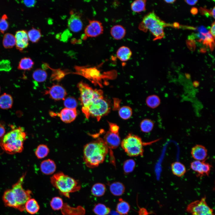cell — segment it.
I'll return each mask as SVG.
<instances>
[{
    "instance_id": "6da1fadb",
    "label": "cell",
    "mask_w": 215,
    "mask_h": 215,
    "mask_svg": "<svg viewBox=\"0 0 215 215\" xmlns=\"http://www.w3.org/2000/svg\"><path fill=\"white\" fill-rule=\"evenodd\" d=\"M108 150L103 139L100 137L86 144L83 151L85 164L90 168L98 167L104 162Z\"/></svg>"
},
{
    "instance_id": "7a4b0ae2",
    "label": "cell",
    "mask_w": 215,
    "mask_h": 215,
    "mask_svg": "<svg viewBox=\"0 0 215 215\" xmlns=\"http://www.w3.org/2000/svg\"><path fill=\"white\" fill-rule=\"evenodd\" d=\"M26 135L24 129L21 127L14 129L5 134L0 142L2 148L9 154L22 152Z\"/></svg>"
},
{
    "instance_id": "3957f363",
    "label": "cell",
    "mask_w": 215,
    "mask_h": 215,
    "mask_svg": "<svg viewBox=\"0 0 215 215\" xmlns=\"http://www.w3.org/2000/svg\"><path fill=\"white\" fill-rule=\"evenodd\" d=\"M50 181L60 195L68 198H70V193L79 191L81 188L79 182L62 172L53 174L50 177Z\"/></svg>"
},
{
    "instance_id": "277c9868",
    "label": "cell",
    "mask_w": 215,
    "mask_h": 215,
    "mask_svg": "<svg viewBox=\"0 0 215 215\" xmlns=\"http://www.w3.org/2000/svg\"><path fill=\"white\" fill-rule=\"evenodd\" d=\"M168 26H172V25L162 20L153 11L144 17L138 27L140 30L145 32L150 31L154 36V40H155L163 38L165 36L163 28Z\"/></svg>"
},
{
    "instance_id": "5b68a950",
    "label": "cell",
    "mask_w": 215,
    "mask_h": 215,
    "mask_svg": "<svg viewBox=\"0 0 215 215\" xmlns=\"http://www.w3.org/2000/svg\"><path fill=\"white\" fill-rule=\"evenodd\" d=\"M80 93L79 99L82 105V111L84 113L89 106L96 99L103 97L101 90L93 89L88 84L81 81L77 85Z\"/></svg>"
},
{
    "instance_id": "8992f818",
    "label": "cell",
    "mask_w": 215,
    "mask_h": 215,
    "mask_svg": "<svg viewBox=\"0 0 215 215\" xmlns=\"http://www.w3.org/2000/svg\"><path fill=\"white\" fill-rule=\"evenodd\" d=\"M139 136L129 133L121 142V146L125 152L130 156H142L143 146L145 144Z\"/></svg>"
},
{
    "instance_id": "52a82bcc",
    "label": "cell",
    "mask_w": 215,
    "mask_h": 215,
    "mask_svg": "<svg viewBox=\"0 0 215 215\" xmlns=\"http://www.w3.org/2000/svg\"><path fill=\"white\" fill-rule=\"evenodd\" d=\"M110 110L108 103L102 97L95 100L84 114L87 118L91 116L98 121L102 117L107 115Z\"/></svg>"
},
{
    "instance_id": "ba28073f",
    "label": "cell",
    "mask_w": 215,
    "mask_h": 215,
    "mask_svg": "<svg viewBox=\"0 0 215 215\" xmlns=\"http://www.w3.org/2000/svg\"><path fill=\"white\" fill-rule=\"evenodd\" d=\"M25 175V173L22 175L18 181L13 185L12 189L19 206L18 210L21 212L25 210V204L31 198L32 194L31 191L25 190L23 187L22 185Z\"/></svg>"
},
{
    "instance_id": "9c48e42d",
    "label": "cell",
    "mask_w": 215,
    "mask_h": 215,
    "mask_svg": "<svg viewBox=\"0 0 215 215\" xmlns=\"http://www.w3.org/2000/svg\"><path fill=\"white\" fill-rule=\"evenodd\" d=\"M186 210L191 215H214L213 209L207 203L205 196L189 204Z\"/></svg>"
},
{
    "instance_id": "30bf717a",
    "label": "cell",
    "mask_w": 215,
    "mask_h": 215,
    "mask_svg": "<svg viewBox=\"0 0 215 215\" xmlns=\"http://www.w3.org/2000/svg\"><path fill=\"white\" fill-rule=\"evenodd\" d=\"M103 27L101 22L96 20H89V24L85 28L84 33L87 37H94L103 33Z\"/></svg>"
},
{
    "instance_id": "8fae6325",
    "label": "cell",
    "mask_w": 215,
    "mask_h": 215,
    "mask_svg": "<svg viewBox=\"0 0 215 215\" xmlns=\"http://www.w3.org/2000/svg\"><path fill=\"white\" fill-rule=\"evenodd\" d=\"M205 160L202 161L196 160L191 163V169L196 173L197 176L201 177L204 176H208L209 174L212 166L205 162Z\"/></svg>"
},
{
    "instance_id": "7c38bea8",
    "label": "cell",
    "mask_w": 215,
    "mask_h": 215,
    "mask_svg": "<svg viewBox=\"0 0 215 215\" xmlns=\"http://www.w3.org/2000/svg\"><path fill=\"white\" fill-rule=\"evenodd\" d=\"M45 95H48L53 99L58 101L64 100L67 95L65 89L59 84L54 85L45 91Z\"/></svg>"
},
{
    "instance_id": "4fadbf2b",
    "label": "cell",
    "mask_w": 215,
    "mask_h": 215,
    "mask_svg": "<svg viewBox=\"0 0 215 215\" xmlns=\"http://www.w3.org/2000/svg\"><path fill=\"white\" fill-rule=\"evenodd\" d=\"M70 16L67 22L69 28L74 32L80 31L82 29L83 26L80 14L73 10L70 11Z\"/></svg>"
},
{
    "instance_id": "5bb4252c",
    "label": "cell",
    "mask_w": 215,
    "mask_h": 215,
    "mask_svg": "<svg viewBox=\"0 0 215 215\" xmlns=\"http://www.w3.org/2000/svg\"><path fill=\"white\" fill-rule=\"evenodd\" d=\"M103 139L108 149H115L121 144L119 133L113 132L109 130L106 133Z\"/></svg>"
},
{
    "instance_id": "9a60e30c",
    "label": "cell",
    "mask_w": 215,
    "mask_h": 215,
    "mask_svg": "<svg viewBox=\"0 0 215 215\" xmlns=\"http://www.w3.org/2000/svg\"><path fill=\"white\" fill-rule=\"evenodd\" d=\"M16 48L22 51L29 45V39L27 31L21 30L17 31L15 36Z\"/></svg>"
},
{
    "instance_id": "2e32d148",
    "label": "cell",
    "mask_w": 215,
    "mask_h": 215,
    "mask_svg": "<svg viewBox=\"0 0 215 215\" xmlns=\"http://www.w3.org/2000/svg\"><path fill=\"white\" fill-rule=\"evenodd\" d=\"M54 116H57L63 122L69 123L73 122L76 119L77 112L76 109H70L64 108L59 113H54Z\"/></svg>"
},
{
    "instance_id": "e0dca14e",
    "label": "cell",
    "mask_w": 215,
    "mask_h": 215,
    "mask_svg": "<svg viewBox=\"0 0 215 215\" xmlns=\"http://www.w3.org/2000/svg\"><path fill=\"white\" fill-rule=\"evenodd\" d=\"M2 199L6 206L18 210L19 206L12 189H7L5 190L3 194Z\"/></svg>"
},
{
    "instance_id": "ac0fdd59",
    "label": "cell",
    "mask_w": 215,
    "mask_h": 215,
    "mask_svg": "<svg viewBox=\"0 0 215 215\" xmlns=\"http://www.w3.org/2000/svg\"><path fill=\"white\" fill-rule=\"evenodd\" d=\"M191 153L196 160L202 161L205 160L207 156V150L204 146L196 145L192 148Z\"/></svg>"
},
{
    "instance_id": "d6986e66",
    "label": "cell",
    "mask_w": 215,
    "mask_h": 215,
    "mask_svg": "<svg viewBox=\"0 0 215 215\" xmlns=\"http://www.w3.org/2000/svg\"><path fill=\"white\" fill-rule=\"evenodd\" d=\"M56 165L54 162L50 159L42 161L40 165L41 172L47 175H51L54 173L56 169Z\"/></svg>"
},
{
    "instance_id": "ffe728a7",
    "label": "cell",
    "mask_w": 215,
    "mask_h": 215,
    "mask_svg": "<svg viewBox=\"0 0 215 215\" xmlns=\"http://www.w3.org/2000/svg\"><path fill=\"white\" fill-rule=\"evenodd\" d=\"M126 31L122 25L119 24L113 26L110 29V34L112 37L116 40H121L125 36Z\"/></svg>"
},
{
    "instance_id": "44dd1931",
    "label": "cell",
    "mask_w": 215,
    "mask_h": 215,
    "mask_svg": "<svg viewBox=\"0 0 215 215\" xmlns=\"http://www.w3.org/2000/svg\"><path fill=\"white\" fill-rule=\"evenodd\" d=\"M116 55L118 58L122 62H126L129 60L132 55V52L128 47L122 46L117 50Z\"/></svg>"
},
{
    "instance_id": "7402d4cb",
    "label": "cell",
    "mask_w": 215,
    "mask_h": 215,
    "mask_svg": "<svg viewBox=\"0 0 215 215\" xmlns=\"http://www.w3.org/2000/svg\"><path fill=\"white\" fill-rule=\"evenodd\" d=\"M25 210L31 214L37 213L40 209V207L37 201L33 198L28 200L25 205Z\"/></svg>"
},
{
    "instance_id": "603a6c76",
    "label": "cell",
    "mask_w": 215,
    "mask_h": 215,
    "mask_svg": "<svg viewBox=\"0 0 215 215\" xmlns=\"http://www.w3.org/2000/svg\"><path fill=\"white\" fill-rule=\"evenodd\" d=\"M110 192L113 195L119 196L124 194L125 190V187L121 182H116L110 185Z\"/></svg>"
},
{
    "instance_id": "cb8c5ba5",
    "label": "cell",
    "mask_w": 215,
    "mask_h": 215,
    "mask_svg": "<svg viewBox=\"0 0 215 215\" xmlns=\"http://www.w3.org/2000/svg\"><path fill=\"white\" fill-rule=\"evenodd\" d=\"M171 167L173 173L178 177L183 176L186 172L185 166L179 162H176L173 163Z\"/></svg>"
},
{
    "instance_id": "d4e9b609",
    "label": "cell",
    "mask_w": 215,
    "mask_h": 215,
    "mask_svg": "<svg viewBox=\"0 0 215 215\" xmlns=\"http://www.w3.org/2000/svg\"><path fill=\"white\" fill-rule=\"evenodd\" d=\"M13 99L10 94L4 93L0 96V108L3 109L11 108L13 105Z\"/></svg>"
},
{
    "instance_id": "484cf974",
    "label": "cell",
    "mask_w": 215,
    "mask_h": 215,
    "mask_svg": "<svg viewBox=\"0 0 215 215\" xmlns=\"http://www.w3.org/2000/svg\"><path fill=\"white\" fill-rule=\"evenodd\" d=\"M130 208V205L128 202L120 198L117 204L116 210L121 215H126L128 213Z\"/></svg>"
},
{
    "instance_id": "4316f807",
    "label": "cell",
    "mask_w": 215,
    "mask_h": 215,
    "mask_svg": "<svg viewBox=\"0 0 215 215\" xmlns=\"http://www.w3.org/2000/svg\"><path fill=\"white\" fill-rule=\"evenodd\" d=\"M34 64L33 61L30 58L24 57L19 61L18 68L20 70H30L33 68Z\"/></svg>"
},
{
    "instance_id": "83f0119b",
    "label": "cell",
    "mask_w": 215,
    "mask_h": 215,
    "mask_svg": "<svg viewBox=\"0 0 215 215\" xmlns=\"http://www.w3.org/2000/svg\"><path fill=\"white\" fill-rule=\"evenodd\" d=\"M106 187L103 184L98 183L94 184L91 189L92 194L96 197H100L103 196L106 191Z\"/></svg>"
},
{
    "instance_id": "f1b7e54d",
    "label": "cell",
    "mask_w": 215,
    "mask_h": 215,
    "mask_svg": "<svg viewBox=\"0 0 215 215\" xmlns=\"http://www.w3.org/2000/svg\"><path fill=\"white\" fill-rule=\"evenodd\" d=\"M15 36L10 33L5 34L3 37L2 43L4 47L7 49L12 48L16 45Z\"/></svg>"
},
{
    "instance_id": "f546056e",
    "label": "cell",
    "mask_w": 215,
    "mask_h": 215,
    "mask_svg": "<svg viewBox=\"0 0 215 215\" xmlns=\"http://www.w3.org/2000/svg\"><path fill=\"white\" fill-rule=\"evenodd\" d=\"M146 0H137L133 1L131 4V10L133 12L139 13L146 10Z\"/></svg>"
},
{
    "instance_id": "4dcf8cb0",
    "label": "cell",
    "mask_w": 215,
    "mask_h": 215,
    "mask_svg": "<svg viewBox=\"0 0 215 215\" xmlns=\"http://www.w3.org/2000/svg\"><path fill=\"white\" fill-rule=\"evenodd\" d=\"M27 33L29 39L33 43L38 42L42 36L40 29L33 27Z\"/></svg>"
},
{
    "instance_id": "1f68e13d",
    "label": "cell",
    "mask_w": 215,
    "mask_h": 215,
    "mask_svg": "<svg viewBox=\"0 0 215 215\" xmlns=\"http://www.w3.org/2000/svg\"><path fill=\"white\" fill-rule=\"evenodd\" d=\"M93 211L96 215H107L110 212V209L104 204L99 203L96 205Z\"/></svg>"
},
{
    "instance_id": "d6a6232c",
    "label": "cell",
    "mask_w": 215,
    "mask_h": 215,
    "mask_svg": "<svg viewBox=\"0 0 215 215\" xmlns=\"http://www.w3.org/2000/svg\"><path fill=\"white\" fill-rule=\"evenodd\" d=\"M47 76L46 71L43 69L40 68L36 70L32 75L33 79L39 82L45 81L47 79Z\"/></svg>"
},
{
    "instance_id": "836d02e7",
    "label": "cell",
    "mask_w": 215,
    "mask_h": 215,
    "mask_svg": "<svg viewBox=\"0 0 215 215\" xmlns=\"http://www.w3.org/2000/svg\"><path fill=\"white\" fill-rule=\"evenodd\" d=\"M49 152V149L45 144H40L37 147L35 153L37 157L39 159H42L46 157Z\"/></svg>"
},
{
    "instance_id": "e575fe53",
    "label": "cell",
    "mask_w": 215,
    "mask_h": 215,
    "mask_svg": "<svg viewBox=\"0 0 215 215\" xmlns=\"http://www.w3.org/2000/svg\"><path fill=\"white\" fill-rule=\"evenodd\" d=\"M154 123L153 121L148 119L142 120L140 124L141 130L144 133H148L150 132L153 129Z\"/></svg>"
},
{
    "instance_id": "d590c367",
    "label": "cell",
    "mask_w": 215,
    "mask_h": 215,
    "mask_svg": "<svg viewBox=\"0 0 215 215\" xmlns=\"http://www.w3.org/2000/svg\"><path fill=\"white\" fill-rule=\"evenodd\" d=\"M118 113L120 117L122 119L127 120L131 116L132 114V110L130 107L124 106L119 108Z\"/></svg>"
},
{
    "instance_id": "8d00e7d4",
    "label": "cell",
    "mask_w": 215,
    "mask_h": 215,
    "mask_svg": "<svg viewBox=\"0 0 215 215\" xmlns=\"http://www.w3.org/2000/svg\"><path fill=\"white\" fill-rule=\"evenodd\" d=\"M50 206L54 211L62 209L63 207L64 203L61 198L59 196L53 197L50 202Z\"/></svg>"
},
{
    "instance_id": "74e56055",
    "label": "cell",
    "mask_w": 215,
    "mask_h": 215,
    "mask_svg": "<svg viewBox=\"0 0 215 215\" xmlns=\"http://www.w3.org/2000/svg\"><path fill=\"white\" fill-rule=\"evenodd\" d=\"M146 103L148 106L151 108L157 107L160 104V99L158 96L151 95L148 96L146 99Z\"/></svg>"
},
{
    "instance_id": "f35d334b",
    "label": "cell",
    "mask_w": 215,
    "mask_h": 215,
    "mask_svg": "<svg viewBox=\"0 0 215 215\" xmlns=\"http://www.w3.org/2000/svg\"><path fill=\"white\" fill-rule=\"evenodd\" d=\"M136 165L135 161L132 159L127 160L124 162L123 168L124 173L128 174L132 172Z\"/></svg>"
},
{
    "instance_id": "ab89813d",
    "label": "cell",
    "mask_w": 215,
    "mask_h": 215,
    "mask_svg": "<svg viewBox=\"0 0 215 215\" xmlns=\"http://www.w3.org/2000/svg\"><path fill=\"white\" fill-rule=\"evenodd\" d=\"M64 104L66 108L76 109L78 102L76 99L74 97H68L64 100Z\"/></svg>"
},
{
    "instance_id": "60d3db41",
    "label": "cell",
    "mask_w": 215,
    "mask_h": 215,
    "mask_svg": "<svg viewBox=\"0 0 215 215\" xmlns=\"http://www.w3.org/2000/svg\"><path fill=\"white\" fill-rule=\"evenodd\" d=\"M8 19L7 16L5 14L0 19V31L2 33H4L8 28L9 24Z\"/></svg>"
},
{
    "instance_id": "b9f144b4",
    "label": "cell",
    "mask_w": 215,
    "mask_h": 215,
    "mask_svg": "<svg viewBox=\"0 0 215 215\" xmlns=\"http://www.w3.org/2000/svg\"><path fill=\"white\" fill-rule=\"evenodd\" d=\"M53 71L51 76L52 80H60L65 76V71L60 69H53L50 67Z\"/></svg>"
},
{
    "instance_id": "7bdbcfd3",
    "label": "cell",
    "mask_w": 215,
    "mask_h": 215,
    "mask_svg": "<svg viewBox=\"0 0 215 215\" xmlns=\"http://www.w3.org/2000/svg\"><path fill=\"white\" fill-rule=\"evenodd\" d=\"M12 69L9 60L3 59L0 61V71H9Z\"/></svg>"
},
{
    "instance_id": "ee69618b",
    "label": "cell",
    "mask_w": 215,
    "mask_h": 215,
    "mask_svg": "<svg viewBox=\"0 0 215 215\" xmlns=\"http://www.w3.org/2000/svg\"><path fill=\"white\" fill-rule=\"evenodd\" d=\"M109 130L115 133H119V127L117 124L111 122H109Z\"/></svg>"
},
{
    "instance_id": "f6af8a7d",
    "label": "cell",
    "mask_w": 215,
    "mask_h": 215,
    "mask_svg": "<svg viewBox=\"0 0 215 215\" xmlns=\"http://www.w3.org/2000/svg\"><path fill=\"white\" fill-rule=\"evenodd\" d=\"M22 2L24 4L26 7H33L36 4V1L35 0H23Z\"/></svg>"
},
{
    "instance_id": "bcb514c9",
    "label": "cell",
    "mask_w": 215,
    "mask_h": 215,
    "mask_svg": "<svg viewBox=\"0 0 215 215\" xmlns=\"http://www.w3.org/2000/svg\"><path fill=\"white\" fill-rule=\"evenodd\" d=\"M200 12L204 14L207 15L212 16V10H209L205 8L201 7L199 9Z\"/></svg>"
},
{
    "instance_id": "7dc6e473",
    "label": "cell",
    "mask_w": 215,
    "mask_h": 215,
    "mask_svg": "<svg viewBox=\"0 0 215 215\" xmlns=\"http://www.w3.org/2000/svg\"><path fill=\"white\" fill-rule=\"evenodd\" d=\"M215 22H214L212 24L211 27L210 29V31H209L210 33L214 38H215Z\"/></svg>"
},
{
    "instance_id": "c3c4849f",
    "label": "cell",
    "mask_w": 215,
    "mask_h": 215,
    "mask_svg": "<svg viewBox=\"0 0 215 215\" xmlns=\"http://www.w3.org/2000/svg\"><path fill=\"white\" fill-rule=\"evenodd\" d=\"M5 131L4 127L0 124V138L2 137L4 135Z\"/></svg>"
},
{
    "instance_id": "681fc988",
    "label": "cell",
    "mask_w": 215,
    "mask_h": 215,
    "mask_svg": "<svg viewBox=\"0 0 215 215\" xmlns=\"http://www.w3.org/2000/svg\"><path fill=\"white\" fill-rule=\"evenodd\" d=\"M185 1L188 4L190 5H194L196 4L198 1V0H185Z\"/></svg>"
},
{
    "instance_id": "f907efd6",
    "label": "cell",
    "mask_w": 215,
    "mask_h": 215,
    "mask_svg": "<svg viewBox=\"0 0 215 215\" xmlns=\"http://www.w3.org/2000/svg\"><path fill=\"white\" fill-rule=\"evenodd\" d=\"M191 12L193 14H196L198 12V10L195 7L192 8L191 10Z\"/></svg>"
},
{
    "instance_id": "816d5d0a",
    "label": "cell",
    "mask_w": 215,
    "mask_h": 215,
    "mask_svg": "<svg viewBox=\"0 0 215 215\" xmlns=\"http://www.w3.org/2000/svg\"><path fill=\"white\" fill-rule=\"evenodd\" d=\"M215 7L212 10V16L214 19H215Z\"/></svg>"
},
{
    "instance_id": "f5cc1de1",
    "label": "cell",
    "mask_w": 215,
    "mask_h": 215,
    "mask_svg": "<svg viewBox=\"0 0 215 215\" xmlns=\"http://www.w3.org/2000/svg\"><path fill=\"white\" fill-rule=\"evenodd\" d=\"M175 1H176V0H164V1H165V2H167V3H170V4L173 3H174Z\"/></svg>"
},
{
    "instance_id": "db71d44e",
    "label": "cell",
    "mask_w": 215,
    "mask_h": 215,
    "mask_svg": "<svg viewBox=\"0 0 215 215\" xmlns=\"http://www.w3.org/2000/svg\"><path fill=\"white\" fill-rule=\"evenodd\" d=\"M0 91H1V88H0Z\"/></svg>"
}]
</instances>
